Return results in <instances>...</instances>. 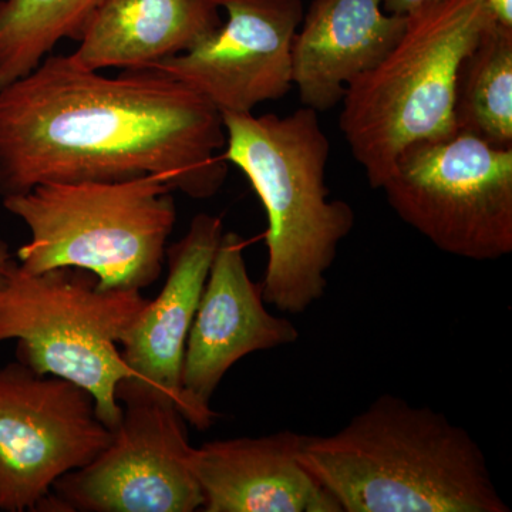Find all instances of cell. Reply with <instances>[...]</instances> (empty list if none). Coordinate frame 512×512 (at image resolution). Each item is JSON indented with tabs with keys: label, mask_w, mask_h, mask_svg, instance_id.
Here are the masks:
<instances>
[{
	"label": "cell",
	"mask_w": 512,
	"mask_h": 512,
	"mask_svg": "<svg viewBox=\"0 0 512 512\" xmlns=\"http://www.w3.org/2000/svg\"><path fill=\"white\" fill-rule=\"evenodd\" d=\"M148 301L141 291L100 288L83 269L30 274L15 259L0 285V342L18 340V362L86 389L114 431L123 419L116 389L131 377L120 343Z\"/></svg>",
	"instance_id": "8992f818"
},
{
	"label": "cell",
	"mask_w": 512,
	"mask_h": 512,
	"mask_svg": "<svg viewBox=\"0 0 512 512\" xmlns=\"http://www.w3.org/2000/svg\"><path fill=\"white\" fill-rule=\"evenodd\" d=\"M222 235L220 217H194L187 234L167 248L163 291L148 301L120 343L121 359L131 377L173 400L178 410L188 333Z\"/></svg>",
	"instance_id": "4fadbf2b"
},
{
	"label": "cell",
	"mask_w": 512,
	"mask_h": 512,
	"mask_svg": "<svg viewBox=\"0 0 512 512\" xmlns=\"http://www.w3.org/2000/svg\"><path fill=\"white\" fill-rule=\"evenodd\" d=\"M302 463L342 512H510L476 440L443 413L384 393Z\"/></svg>",
	"instance_id": "7a4b0ae2"
},
{
	"label": "cell",
	"mask_w": 512,
	"mask_h": 512,
	"mask_svg": "<svg viewBox=\"0 0 512 512\" xmlns=\"http://www.w3.org/2000/svg\"><path fill=\"white\" fill-rule=\"evenodd\" d=\"M113 437L92 394L23 363L0 369V511H36L64 474L89 464Z\"/></svg>",
	"instance_id": "9c48e42d"
},
{
	"label": "cell",
	"mask_w": 512,
	"mask_h": 512,
	"mask_svg": "<svg viewBox=\"0 0 512 512\" xmlns=\"http://www.w3.org/2000/svg\"><path fill=\"white\" fill-rule=\"evenodd\" d=\"M487 6L498 25L512 29V0H487Z\"/></svg>",
	"instance_id": "d6986e66"
},
{
	"label": "cell",
	"mask_w": 512,
	"mask_h": 512,
	"mask_svg": "<svg viewBox=\"0 0 512 512\" xmlns=\"http://www.w3.org/2000/svg\"><path fill=\"white\" fill-rule=\"evenodd\" d=\"M220 111L153 69L119 77L49 55L0 89V198L47 183L156 175L208 200L228 175Z\"/></svg>",
	"instance_id": "6da1fadb"
},
{
	"label": "cell",
	"mask_w": 512,
	"mask_h": 512,
	"mask_svg": "<svg viewBox=\"0 0 512 512\" xmlns=\"http://www.w3.org/2000/svg\"><path fill=\"white\" fill-rule=\"evenodd\" d=\"M221 10L222 0H101L70 57L93 72L148 69L217 32Z\"/></svg>",
	"instance_id": "9a60e30c"
},
{
	"label": "cell",
	"mask_w": 512,
	"mask_h": 512,
	"mask_svg": "<svg viewBox=\"0 0 512 512\" xmlns=\"http://www.w3.org/2000/svg\"><path fill=\"white\" fill-rule=\"evenodd\" d=\"M407 18L383 0H313L293 37L292 77L303 107L316 113L342 103L350 84L382 62Z\"/></svg>",
	"instance_id": "5bb4252c"
},
{
	"label": "cell",
	"mask_w": 512,
	"mask_h": 512,
	"mask_svg": "<svg viewBox=\"0 0 512 512\" xmlns=\"http://www.w3.org/2000/svg\"><path fill=\"white\" fill-rule=\"evenodd\" d=\"M494 22L487 0H444L407 18L397 45L350 84L339 127L373 190L407 147L456 133L458 72Z\"/></svg>",
	"instance_id": "277c9868"
},
{
	"label": "cell",
	"mask_w": 512,
	"mask_h": 512,
	"mask_svg": "<svg viewBox=\"0 0 512 512\" xmlns=\"http://www.w3.org/2000/svg\"><path fill=\"white\" fill-rule=\"evenodd\" d=\"M305 434L205 443L192 451L205 512H342L302 463Z\"/></svg>",
	"instance_id": "7c38bea8"
},
{
	"label": "cell",
	"mask_w": 512,
	"mask_h": 512,
	"mask_svg": "<svg viewBox=\"0 0 512 512\" xmlns=\"http://www.w3.org/2000/svg\"><path fill=\"white\" fill-rule=\"evenodd\" d=\"M380 190L400 220L448 255L484 262L512 252V148L460 130L420 141Z\"/></svg>",
	"instance_id": "52a82bcc"
},
{
	"label": "cell",
	"mask_w": 512,
	"mask_h": 512,
	"mask_svg": "<svg viewBox=\"0 0 512 512\" xmlns=\"http://www.w3.org/2000/svg\"><path fill=\"white\" fill-rule=\"evenodd\" d=\"M101 0H0V89L35 70L64 39L79 42Z\"/></svg>",
	"instance_id": "e0dca14e"
},
{
	"label": "cell",
	"mask_w": 512,
	"mask_h": 512,
	"mask_svg": "<svg viewBox=\"0 0 512 512\" xmlns=\"http://www.w3.org/2000/svg\"><path fill=\"white\" fill-rule=\"evenodd\" d=\"M13 261H15V258L10 254L8 242L0 239V285L5 281L6 272H8L9 266L12 265Z\"/></svg>",
	"instance_id": "ffe728a7"
},
{
	"label": "cell",
	"mask_w": 512,
	"mask_h": 512,
	"mask_svg": "<svg viewBox=\"0 0 512 512\" xmlns=\"http://www.w3.org/2000/svg\"><path fill=\"white\" fill-rule=\"evenodd\" d=\"M457 130L512 148V29L494 22L461 64Z\"/></svg>",
	"instance_id": "2e32d148"
},
{
	"label": "cell",
	"mask_w": 512,
	"mask_h": 512,
	"mask_svg": "<svg viewBox=\"0 0 512 512\" xmlns=\"http://www.w3.org/2000/svg\"><path fill=\"white\" fill-rule=\"evenodd\" d=\"M227 22L187 53L148 69L200 93L221 114L252 113L293 87L292 43L302 0H222Z\"/></svg>",
	"instance_id": "30bf717a"
},
{
	"label": "cell",
	"mask_w": 512,
	"mask_h": 512,
	"mask_svg": "<svg viewBox=\"0 0 512 512\" xmlns=\"http://www.w3.org/2000/svg\"><path fill=\"white\" fill-rule=\"evenodd\" d=\"M221 116L227 134L222 158L245 174L268 218L264 301L301 315L325 295L326 275L355 225L348 202L330 200L329 138L308 107L288 116Z\"/></svg>",
	"instance_id": "3957f363"
},
{
	"label": "cell",
	"mask_w": 512,
	"mask_h": 512,
	"mask_svg": "<svg viewBox=\"0 0 512 512\" xmlns=\"http://www.w3.org/2000/svg\"><path fill=\"white\" fill-rule=\"evenodd\" d=\"M441 2L444 0H383V9L384 12L392 13V15L410 18V16L433 8Z\"/></svg>",
	"instance_id": "ac0fdd59"
},
{
	"label": "cell",
	"mask_w": 512,
	"mask_h": 512,
	"mask_svg": "<svg viewBox=\"0 0 512 512\" xmlns=\"http://www.w3.org/2000/svg\"><path fill=\"white\" fill-rule=\"evenodd\" d=\"M123 419L109 446L84 467L64 474L36 511L192 512L204 504L191 466L187 421L173 400L121 380Z\"/></svg>",
	"instance_id": "ba28073f"
},
{
	"label": "cell",
	"mask_w": 512,
	"mask_h": 512,
	"mask_svg": "<svg viewBox=\"0 0 512 512\" xmlns=\"http://www.w3.org/2000/svg\"><path fill=\"white\" fill-rule=\"evenodd\" d=\"M173 188L156 175L119 181L47 183L3 200L25 222L18 251L30 274L56 268L92 272L103 289L143 291L163 272L177 222Z\"/></svg>",
	"instance_id": "5b68a950"
},
{
	"label": "cell",
	"mask_w": 512,
	"mask_h": 512,
	"mask_svg": "<svg viewBox=\"0 0 512 512\" xmlns=\"http://www.w3.org/2000/svg\"><path fill=\"white\" fill-rule=\"evenodd\" d=\"M244 249V239L224 232L185 345L180 412L201 431L218 419L212 396L235 363L299 339L291 320L266 311L262 284L249 276Z\"/></svg>",
	"instance_id": "8fae6325"
}]
</instances>
